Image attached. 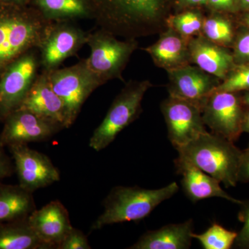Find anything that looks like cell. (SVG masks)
<instances>
[{
  "label": "cell",
  "mask_w": 249,
  "mask_h": 249,
  "mask_svg": "<svg viewBox=\"0 0 249 249\" xmlns=\"http://www.w3.org/2000/svg\"><path fill=\"white\" fill-rule=\"evenodd\" d=\"M100 29L116 37L137 39L160 34L168 27L175 0H89Z\"/></svg>",
  "instance_id": "1"
},
{
  "label": "cell",
  "mask_w": 249,
  "mask_h": 249,
  "mask_svg": "<svg viewBox=\"0 0 249 249\" xmlns=\"http://www.w3.org/2000/svg\"><path fill=\"white\" fill-rule=\"evenodd\" d=\"M52 22L30 5L0 3V76L16 59L40 47Z\"/></svg>",
  "instance_id": "2"
},
{
  "label": "cell",
  "mask_w": 249,
  "mask_h": 249,
  "mask_svg": "<svg viewBox=\"0 0 249 249\" xmlns=\"http://www.w3.org/2000/svg\"><path fill=\"white\" fill-rule=\"evenodd\" d=\"M176 150L178 157L175 160L199 168L227 188L238 183L242 150L234 142L207 131Z\"/></svg>",
  "instance_id": "3"
},
{
  "label": "cell",
  "mask_w": 249,
  "mask_h": 249,
  "mask_svg": "<svg viewBox=\"0 0 249 249\" xmlns=\"http://www.w3.org/2000/svg\"><path fill=\"white\" fill-rule=\"evenodd\" d=\"M173 182L159 189L139 186H115L103 201L104 211L91 225V230L126 222H138L146 218L163 201L178 193Z\"/></svg>",
  "instance_id": "4"
},
{
  "label": "cell",
  "mask_w": 249,
  "mask_h": 249,
  "mask_svg": "<svg viewBox=\"0 0 249 249\" xmlns=\"http://www.w3.org/2000/svg\"><path fill=\"white\" fill-rule=\"evenodd\" d=\"M152 87L148 80H129L111 103L101 124L89 139L90 147L99 152L115 140L124 128L137 120L142 112V101Z\"/></svg>",
  "instance_id": "5"
},
{
  "label": "cell",
  "mask_w": 249,
  "mask_h": 249,
  "mask_svg": "<svg viewBox=\"0 0 249 249\" xmlns=\"http://www.w3.org/2000/svg\"><path fill=\"white\" fill-rule=\"evenodd\" d=\"M87 45L91 51L89 58L85 59L87 65L103 85L109 80H124L123 72L139 48L137 39L120 40L102 29L88 33Z\"/></svg>",
  "instance_id": "6"
},
{
  "label": "cell",
  "mask_w": 249,
  "mask_h": 249,
  "mask_svg": "<svg viewBox=\"0 0 249 249\" xmlns=\"http://www.w3.org/2000/svg\"><path fill=\"white\" fill-rule=\"evenodd\" d=\"M47 72L53 91L63 103L65 127L69 128L74 124L87 99L103 83L89 70L85 59L72 66Z\"/></svg>",
  "instance_id": "7"
},
{
  "label": "cell",
  "mask_w": 249,
  "mask_h": 249,
  "mask_svg": "<svg viewBox=\"0 0 249 249\" xmlns=\"http://www.w3.org/2000/svg\"><path fill=\"white\" fill-rule=\"evenodd\" d=\"M38 49L28 51L16 59L0 76V119H4L21 104L38 76Z\"/></svg>",
  "instance_id": "8"
},
{
  "label": "cell",
  "mask_w": 249,
  "mask_h": 249,
  "mask_svg": "<svg viewBox=\"0 0 249 249\" xmlns=\"http://www.w3.org/2000/svg\"><path fill=\"white\" fill-rule=\"evenodd\" d=\"M246 109L240 92L216 90L201 106V114L212 133L235 142L242 134Z\"/></svg>",
  "instance_id": "9"
},
{
  "label": "cell",
  "mask_w": 249,
  "mask_h": 249,
  "mask_svg": "<svg viewBox=\"0 0 249 249\" xmlns=\"http://www.w3.org/2000/svg\"><path fill=\"white\" fill-rule=\"evenodd\" d=\"M88 33L73 21L53 22L39 47L40 65L44 71L59 68L62 62L76 55L87 45Z\"/></svg>",
  "instance_id": "10"
},
{
  "label": "cell",
  "mask_w": 249,
  "mask_h": 249,
  "mask_svg": "<svg viewBox=\"0 0 249 249\" xmlns=\"http://www.w3.org/2000/svg\"><path fill=\"white\" fill-rule=\"evenodd\" d=\"M168 137L175 149L182 147L207 132L201 109L195 103L168 96L160 104Z\"/></svg>",
  "instance_id": "11"
},
{
  "label": "cell",
  "mask_w": 249,
  "mask_h": 249,
  "mask_svg": "<svg viewBox=\"0 0 249 249\" xmlns=\"http://www.w3.org/2000/svg\"><path fill=\"white\" fill-rule=\"evenodd\" d=\"M19 185L34 193L60 181V171L48 156L33 150L28 144L9 146Z\"/></svg>",
  "instance_id": "12"
},
{
  "label": "cell",
  "mask_w": 249,
  "mask_h": 249,
  "mask_svg": "<svg viewBox=\"0 0 249 249\" xmlns=\"http://www.w3.org/2000/svg\"><path fill=\"white\" fill-rule=\"evenodd\" d=\"M0 142L4 146L40 142L64 129L60 124L24 109H18L4 119Z\"/></svg>",
  "instance_id": "13"
},
{
  "label": "cell",
  "mask_w": 249,
  "mask_h": 249,
  "mask_svg": "<svg viewBox=\"0 0 249 249\" xmlns=\"http://www.w3.org/2000/svg\"><path fill=\"white\" fill-rule=\"evenodd\" d=\"M167 73L169 96L195 103L201 109L205 101L221 83L217 77L192 64L167 71Z\"/></svg>",
  "instance_id": "14"
},
{
  "label": "cell",
  "mask_w": 249,
  "mask_h": 249,
  "mask_svg": "<svg viewBox=\"0 0 249 249\" xmlns=\"http://www.w3.org/2000/svg\"><path fill=\"white\" fill-rule=\"evenodd\" d=\"M29 224L47 249H58V246L73 228L68 211L61 201H51L36 209L28 217Z\"/></svg>",
  "instance_id": "15"
},
{
  "label": "cell",
  "mask_w": 249,
  "mask_h": 249,
  "mask_svg": "<svg viewBox=\"0 0 249 249\" xmlns=\"http://www.w3.org/2000/svg\"><path fill=\"white\" fill-rule=\"evenodd\" d=\"M192 65L222 81L235 66L232 51L199 35L188 42Z\"/></svg>",
  "instance_id": "16"
},
{
  "label": "cell",
  "mask_w": 249,
  "mask_h": 249,
  "mask_svg": "<svg viewBox=\"0 0 249 249\" xmlns=\"http://www.w3.org/2000/svg\"><path fill=\"white\" fill-rule=\"evenodd\" d=\"M18 109H27L65 128L63 103L51 85L48 72L44 70L36 78Z\"/></svg>",
  "instance_id": "17"
},
{
  "label": "cell",
  "mask_w": 249,
  "mask_h": 249,
  "mask_svg": "<svg viewBox=\"0 0 249 249\" xmlns=\"http://www.w3.org/2000/svg\"><path fill=\"white\" fill-rule=\"evenodd\" d=\"M188 42L189 40L168 27L160 33L157 42L142 50L149 54L156 66L167 72L191 65Z\"/></svg>",
  "instance_id": "18"
},
{
  "label": "cell",
  "mask_w": 249,
  "mask_h": 249,
  "mask_svg": "<svg viewBox=\"0 0 249 249\" xmlns=\"http://www.w3.org/2000/svg\"><path fill=\"white\" fill-rule=\"evenodd\" d=\"M177 173L182 176L181 186L187 197L196 203L209 198L218 197L239 205L242 200L228 194L220 186V181L209 174L183 162L175 160Z\"/></svg>",
  "instance_id": "19"
},
{
  "label": "cell",
  "mask_w": 249,
  "mask_h": 249,
  "mask_svg": "<svg viewBox=\"0 0 249 249\" xmlns=\"http://www.w3.org/2000/svg\"><path fill=\"white\" fill-rule=\"evenodd\" d=\"M193 220L147 231L129 249H188L193 240Z\"/></svg>",
  "instance_id": "20"
},
{
  "label": "cell",
  "mask_w": 249,
  "mask_h": 249,
  "mask_svg": "<svg viewBox=\"0 0 249 249\" xmlns=\"http://www.w3.org/2000/svg\"><path fill=\"white\" fill-rule=\"evenodd\" d=\"M36 209L33 193L19 184L0 183V223L26 219Z\"/></svg>",
  "instance_id": "21"
},
{
  "label": "cell",
  "mask_w": 249,
  "mask_h": 249,
  "mask_svg": "<svg viewBox=\"0 0 249 249\" xmlns=\"http://www.w3.org/2000/svg\"><path fill=\"white\" fill-rule=\"evenodd\" d=\"M30 6L52 22L93 19L89 0H32Z\"/></svg>",
  "instance_id": "22"
},
{
  "label": "cell",
  "mask_w": 249,
  "mask_h": 249,
  "mask_svg": "<svg viewBox=\"0 0 249 249\" xmlns=\"http://www.w3.org/2000/svg\"><path fill=\"white\" fill-rule=\"evenodd\" d=\"M0 249H47L36 235L28 218L0 223Z\"/></svg>",
  "instance_id": "23"
},
{
  "label": "cell",
  "mask_w": 249,
  "mask_h": 249,
  "mask_svg": "<svg viewBox=\"0 0 249 249\" xmlns=\"http://www.w3.org/2000/svg\"><path fill=\"white\" fill-rule=\"evenodd\" d=\"M236 22V16L206 11L201 35L217 45L230 48L238 29Z\"/></svg>",
  "instance_id": "24"
},
{
  "label": "cell",
  "mask_w": 249,
  "mask_h": 249,
  "mask_svg": "<svg viewBox=\"0 0 249 249\" xmlns=\"http://www.w3.org/2000/svg\"><path fill=\"white\" fill-rule=\"evenodd\" d=\"M206 14V10L198 8L181 10L169 18L168 27L190 40L201 35Z\"/></svg>",
  "instance_id": "25"
},
{
  "label": "cell",
  "mask_w": 249,
  "mask_h": 249,
  "mask_svg": "<svg viewBox=\"0 0 249 249\" xmlns=\"http://www.w3.org/2000/svg\"><path fill=\"white\" fill-rule=\"evenodd\" d=\"M237 232L228 230L214 223L203 233L193 232V239L199 241L204 249H230L233 247Z\"/></svg>",
  "instance_id": "26"
},
{
  "label": "cell",
  "mask_w": 249,
  "mask_h": 249,
  "mask_svg": "<svg viewBox=\"0 0 249 249\" xmlns=\"http://www.w3.org/2000/svg\"><path fill=\"white\" fill-rule=\"evenodd\" d=\"M217 91L241 92L249 90V63L236 65L221 81ZM215 90V91H216Z\"/></svg>",
  "instance_id": "27"
},
{
  "label": "cell",
  "mask_w": 249,
  "mask_h": 249,
  "mask_svg": "<svg viewBox=\"0 0 249 249\" xmlns=\"http://www.w3.org/2000/svg\"><path fill=\"white\" fill-rule=\"evenodd\" d=\"M235 65L249 63V28L239 25L232 47Z\"/></svg>",
  "instance_id": "28"
},
{
  "label": "cell",
  "mask_w": 249,
  "mask_h": 249,
  "mask_svg": "<svg viewBox=\"0 0 249 249\" xmlns=\"http://www.w3.org/2000/svg\"><path fill=\"white\" fill-rule=\"evenodd\" d=\"M238 212V219L243 224L240 232H237L233 247L249 249V200H242Z\"/></svg>",
  "instance_id": "29"
},
{
  "label": "cell",
  "mask_w": 249,
  "mask_h": 249,
  "mask_svg": "<svg viewBox=\"0 0 249 249\" xmlns=\"http://www.w3.org/2000/svg\"><path fill=\"white\" fill-rule=\"evenodd\" d=\"M87 236L79 229L73 227L58 246V249H91Z\"/></svg>",
  "instance_id": "30"
},
{
  "label": "cell",
  "mask_w": 249,
  "mask_h": 249,
  "mask_svg": "<svg viewBox=\"0 0 249 249\" xmlns=\"http://www.w3.org/2000/svg\"><path fill=\"white\" fill-rule=\"evenodd\" d=\"M206 11L237 16L240 13L238 0H207Z\"/></svg>",
  "instance_id": "31"
},
{
  "label": "cell",
  "mask_w": 249,
  "mask_h": 249,
  "mask_svg": "<svg viewBox=\"0 0 249 249\" xmlns=\"http://www.w3.org/2000/svg\"><path fill=\"white\" fill-rule=\"evenodd\" d=\"M237 181L240 183H249V144L245 150H242Z\"/></svg>",
  "instance_id": "32"
},
{
  "label": "cell",
  "mask_w": 249,
  "mask_h": 249,
  "mask_svg": "<svg viewBox=\"0 0 249 249\" xmlns=\"http://www.w3.org/2000/svg\"><path fill=\"white\" fill-rule=\"evenodd\" d=\"M4 147L0 142V181L11 175L14 169L9 157L5 153Z\"/></svg>",
  "instance_id": "33"
},
{
  "label": "cell",
  "mask_w": 249,
  "mask_h": 249,
  "mask_svg": "<svg viewBox=\"0 0 249 249\" xmlns=\"http://www.w3.org/2000/svg\"><path fill=\"white\" fill-rule=\"evenodd\" d=\"M206 4L207 0H175V13L181 10L193 8L206 10Z\"/></svg>",
  "instance_id": "34"
},
{
  "label": "cell",
  "mask_w": 249,
  "mask_h": 249,
  "mask_svg": "<svg viewBox=\"0 0 249 249\" xmlns=\"http://www.w3.org/2000/svg\"><path fill=\"white\" fill-rule=\"evenodd\" d=\"M236 19L239 25L249 28V11L239 13L236 16Z\"/></svg>",
  "instance_id": "35"
},
{
  "label": "cell",
  "mask_w": 249,
  "mask_h": 249,
  "mask_svg": "<svg viewBox=\"0 0 249 249\" xmlns=\"http://www.w3.org/2000/svg\"><path fill=\"white\" fill-rule=\"evenodd\" d=\"M32 0H0L1 4L18 5V6H29Z\"/></svg>",
  "instance_id": "36"
},
{
  "label": "cell",
  "mask_w": 249,
  "mask_h": 249,
  "mask_svg": "<svg viewBox=\"0 0 249 249\" xmlns=\"http://www.w3.org/2000/svg\"><path fill=\"white\" fill-rule=\"evenodd\" d=\"M242 133L245 132L249 134V108H247L245 110L242 121Z\"/></svg>",
  "instance_id": "37"
},
{
  "label": "cell",
  "mask_w": 249,
  "mask_h": 249,
  "mask_svg": "<svg viewBox=\"0 0 249 249\" xmlns=\"http://www.w3.org/2000/svg\"><path fill=\"white\" fill-rule=\"evenodd\" d=\"M240 13L249 11V0H238Z\"/></svg>",
  "instance_id": "38"
},
{
  "label": "cell",
  "mask_w": 249,
  "mask_h": 249,
  "mask_svg": "<svg viewBox=\"0 0 249 249\" xmlns=\"http://www.w3.org/2000/svg\"><path fill=\"white\" fill-rule=\"evenodd\" d=\"M242 97V102L247 108H249V90L245 91L243 94L241 95Z\"/></svg>",
  "instance_id": "39"
},
{
  "label": "cell",
  "mask_w": 249,
  "mask_h": 249,
  "mask_svg": "<svg viewBox=\"0 0 249 249\" xmlns=\"http://www.w3.org/2000/svg\"></svg>",
  "instance_id": "40"
}]
</instances>
